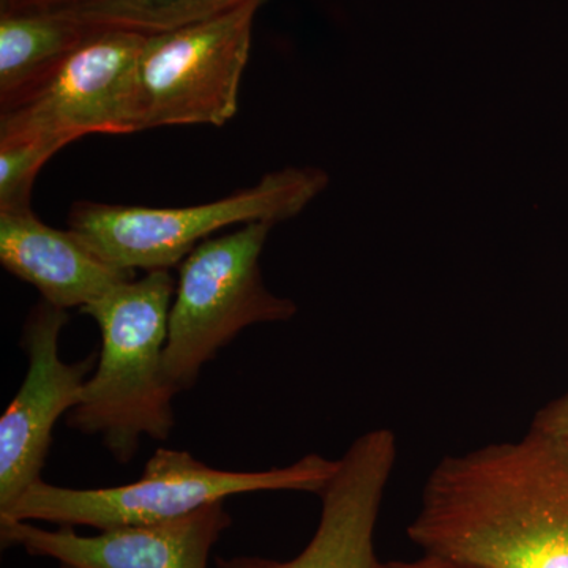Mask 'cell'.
Returning <instances> with one entry per match:
<instances>
[{
    "label": "cell",
    "instance_id": "obj_1",
    "mask_svg": "<svg viewBox=\"0 0 568 568\" xmlns=\"http://www.w3.org/2000/svg\"><path fill=\"white\" fill-rule=\"evenodd\" d=\"M407 537L425 555L478 568H568V446L529 429L447 455Z\"/></svg>",
    "mask_w": 568,
    "mask_h": 568
},
{
    "label": "cell",
    "instance_id": "obj_2",
    "mask_svg": "<svg viewBox=\"0 0 568 568\" xmlns=\"http://www.w3.org/2000/svg\"><path fill=\"white\" fill-rule=\"evenodd\" d=\"M175 284L171 271L145 272L81 310L99 325L102 347L65 424L102 437L121 465L132 462L142 436L166 440L173 433L178 394L163 357Z\"/></svg>",
    "mask_w": 568,
    "mask_h": 568
},
{
    "label": "cell",
    "instance_id": "obj_3",
    "mask_svg": "<svg viewBox=\"0 0 568 568\" xmlns=\"http://www.w3.org/2000/svg\"><path fill=\"white\" fill-rule=\"evenodd\" d=\"M338 459L305 455L293 465L265 470H223L185 450L159 448L133 484L77 489L33 484L0 521H44L97 530L155 525L193 514L227 497L261 491H301L320 496Z\"/></svg>",
    "mask_w": 568,
    "mask_h": 568
},
{
    "label": "cell",
    "instance_id": "obj_4",
    "mask_svg": "<svg viewBox=\"0 0 568 568\" xmlns=\"http://www.w3.org/2000/svg\"><path fill=\"white\" fill-rule=\"evenodd\" d=\"M315 166L265 174L256 185L189 207H142L78 201L69 227L104 261L125 271H171L216 231L248 223L276 224L298 215L327 189Z\"/></svg>",
    "mask_w": 568,
    "mask_h": 568
},
{
    "label": "cell",
    "instance_id": "obj_5",
    "mask_svg": "<svg viewBox=\"0 0 568 568\" xmlns=\"http://www.w3.org/2000/svg\"><path fill=\"white\" fill-rule=\"evenodd\" d=\"M272 223H248L211 237L179 264L164 346V375L175 394L190 390L220 349L254 324L283 323L294 301L268 291L261 254Z\"/></svg>",
    "mask_w": 568,
    "mask_h": 568
},
{
    "label": "cell",
    "instance_id": "obj_6",
    "mask_svg": "<svg viewBox=\"0 0 568 568\" xmlns=\"http://www.w3.org/2000/svg\"><path fill=\"white\" fill-rule=\"evenodd\" d=\"M264 0L174 31L145 37L134 70L136 132L178 125H226L252 48L254 17Z\"/></svg>",
    "mask_w": 568,
    "mask_h": 568
},
{
    "label": "cell",
    "instance_id": "obj_7",
    "mask_svg": "<svg viewBox=\"0 0 568 568\" xmlns=\"http://www.w3.org/2000/svg\"><path fill=\"white\" fill-rule=\"evenodd\" d=\"M145 37L97 28L43 80L0 106V138H47L65 148L88 134L136 133L134 70Z\"/></svg>",
    "mask_w": 568,
    "mask_h": 568
},
{
    "label": "cell",
    "instance_id": "obj_8",
    "mask_svg": "<svg viewBox=\"0 0 568 568\" xmlns=\"http://www.w3.org/2000/svg\"><path fill=\"white\" fill-rule=\"evenodd\" d=\"M67 323L65 310L41 301L22 328L28 373L0 417V515L41 480L54 426L80 403L82 387L99 361V354L73 364L62 361L59 346Z\"/></svg>",
    "mask_w": 568,
    "mask_h": 568
},
{
    "label": "cell",
    "instance_id": "obj_9",
    "mask_svg": "<svg viewBox=\"0 0 568 568\" xmlns=\"http://www.w3.org/2000/svg\"><path fill=\"white\" fill-rule=\"evenodd\" d=\"M231 525L224 503H213L182 518L95 536H81L71 526L48 530L32 521H0V544L61 568H209L213 547Z\"/></svg>",
    "mask_w": 568,
    "mask_h": 568
},
{
    "label": "cell",
    "instance_id": "obj_10",
    "mask_svg": "<svg viewBox=\"0 0 568 568\" xmlns=\"http://www.w3.org/2000/svg\"><path fill=\"white\" fill-rule=\"evenodd\" d=\"M0 263L55 308H84L136 272L115 267L71 231L40 222L32 209L0 212Z\"/></svg>",
    "mask_w": 568,
    "mask_h": 568
},
{
    "label": "cell",
    "instance_id": "obj_11",
    "mask_svg": "<svg viewBox=\"0 0 568 568\" xmlns=\"http://www.w3.org/2000/svg\"><path fill=\"white\" fill-rule=\"evenodd\" d=\"M387 480L372 467L343 465L321 493L313 537L293 559L216 558L215 568H379L376 526Z\"/></svg>",
    "mask_w": 568,
    "mask_h": 568
},
{
    "label": "cell",
    "instance_id": "obj_12",
    "mask_svg": "<svg viewBox=\"0 0 568 568\" xmlns=\"http://www.w3.org/2000/svg\"><path fill=\"white\" fill-rule=\"evenodd\" d=\"M95 31L61 13L0 11V106L43 80Z\"/></svg>",
    "mask_w": 568,
    "mask_h": 568
},
{
    "label": "cell",
    "instance_id": "obj_13",
    "mask_svg": "<svg viewBox=\"0 0 568 568\" xmlns=\"http://www.w3.org/2000/svg\"><path fill=\"white\" fill-rule=\"evenodd\" d=\"M246 2L248 0H95L59 13L92 28L152 36L211 20Z\"/></svg>",
    "mask_w": 568,
    "mask_h": 568
},
{
    "label": "cell",
    "instance_id": "obj_14",
    "mask_svg": "<svg viewBox=\"0 0 568 568\" xmlns=\"http://www.w3.org/2000/svg\"><path fill=\"white\" fill-rule=\"evenodd\" d=\"M62 149V144L47 138H0V212L32 209L37 175Z\"/></svg>",
    "mask_w": 568,
    "mask_h": 568
},
{
    "label": "cell",
    "instance_id": "obj_15",
    "mask_svg": "<svg viewBox=\"0 0 568 568\" xmlns=\"http://www.w3.org/2000/svg\"><path fill=\"white\" fill-rule=\"evenodd\" d=\"M530 429L568 446V392L541 407L534 417Z\"/></svg>",
    "mask_w": 568,
    "mask_h": 568
},
{
    "label": "cell",
    "instance_id": "obj_16",
    "mask_svg": "<svg viewBox=\"0 0 568 568\" xmlns=\"http://www.w3.org/2000/svg\"><path fill=\"white\" fill-rule=\"evenodd\" d=\"M95 0H0V11H48L59 13Z\"/></svg>",
    "mask_w": 568,
    "mask_h": 568
},
{
    "label": "cell",
    "instance_id": "obj_17",
    "mask_svg": "<svg viewBox=\"0 0 568 568\" xmlns=\"http://www.w3.org/2000/svg\"><path fill=\"white\" fill-rule=\"evenodd\" d=\"M379 568H478L459 560L443 558V556L425 555L414 560H390L381 562Z\"/></svg>",
    "mask_w": 568,
    "mask_h": 568
}]
</instances>
